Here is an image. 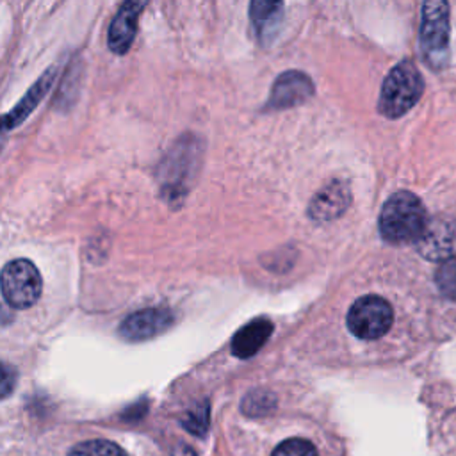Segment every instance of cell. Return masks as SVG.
I'll return each instance as SVG.
<instances>
[{
	"label": "cell",
	"mask_w": 456,
	"mask_h": 456,
	"mask_svg": "<svg viewBox=\"0 0 456 456\" xmlns=\"http://www.w3.org/2000/svg\"><path fill=\"white\" fill-rule=\"evenodd\" d=\"M422 94V73L411 59H403L385 75L376 107L383 118L399 119L419 103Z\"/></svg>",
	"instance_id": "1"
},
{
	"label": "cell",
	"mask_w": 456,
	"mask_h": 456,
	"mask_svg": "<svg viewBox=\"0 0 456 456\" xmlns=\"http://www.w3.org/2000/svg\"><path fill=\"white\" fill-rule=\"evenodd\" d=\"M428 224V212L420 198L410 191L394 192L379 214V232L387 242H417Z\"/></svg>",
	"instance_id": "2"
},
{
	"label": "cell",
	"mask_w": 456,
	"mask_h": 456,
	"mask_svg": "<svg viewBox=\"0 0 456 456\" xmlns=\"http://www.w3.org/2000/svg\"><path fill=\"white\" fill-rule=\"evenodd\" d=\"M451 7L449 0H424L419 23V50L431 71H444L449 64Z\"/></svg>",
	"instance_id": "3"
},
{
	"label": "cell",
	"mask_w": 456,
	"mask_h": 456,
	"mask_svg": "<svg viewBox=\"0 0 456 456\" xmlns=\"http://www.w3.org/2000/svg\"><path fill=\"white\" fill-rule=\"evenodd\" d=\"M201 151L203 141L192 132L182 134L166 151L159 166V178L162 191L169 198H178L187 191V185L201 160Z\"/></svg>",
	"instance_id": "4"
},
{
	"label": "cell",
	"mask_w": 456,
	"mask_h": 456,
	"mask_svg": "<svg viewBox=\"0 0 456 456\" xmlns=\"http://www.w3.org/2000/svg\"><path fill=\"white\" fill-rule=\"evenodd\" d=\"M0 290L9 306L23 310L39 299L43 280L30 260L16 258L4 265L0 273Z\"/></svg>",
	"instance_id": "5"
},
{
	"label": "cell",
	"mask_w": 456,
	"mask_h": 456,
	"mask_svg": "<svg viewBox=\"0 0 456 456\" xmlns=\"http://www.w3.org/2000/svg\"><path fill=\"white\" fill-rule=\"evenodd\" d=\"M394 312L387 299L381 296H362L347 312L349 331L363 340H376L383 337L392 326Z\"/></svg>",
	"instance_id": "6"
},
{
	"label": "cell",
	"mask_w": 456,
	"mask_h": 456,
	"mask_svg": "<svg viewBox=\"0 0 456 456\" xmlns=\"http://www.w3.org/2000/svg\"><path fill=\"white\" fill-rule=\"evenodd\" d=\"M315 94V84L303 69L281 71L271 89L262 112H280L306 103Z\"/></svg>",
	"instance_id": "7"
},
{
	"label": "cell",
	"mask_w": 456,
	"mask_h": 456,
	"mask_svg": "<svg viewBox=\"0 0 456 456\" xmlns=\"http://www.w3.org/2000/svg\"><path fill=\"white\" fill-rule=\"evenodd\" d=\"M173 322L175 314L169 308H142L125 317V321L119 326V335L123 340L128 342H142L167 331L173 326Z\"/></svg>",
	"instance_id": "8"
},
{
	"label": "cell",
	"mask_w": 456,
	"mask_h": 456,
	"mask_svg": "<svg viewBox=\"0 0 456 456\" xmlns=\"http://www.w3.org/2000/svg\"><path fill=\"white\" fill-rule=\"evenodd\" d=\"M148 0H123L107 30V45L110 52L123 55L130 50L139 25V16Z\"/></svg>",
	"instance_id": "9"
},
{
	"label": "cell",
	"mask_w": 456,
	"mask_h": 456,
	"mask_svg": "<svg viewBox=\"0 0 456 456\" xmlns=\"http://www.w3.org/2000/svg\"><path fill=\"white\" fill-rule=\"evenodd\" d=\"M419 253L428 260H445L456 255V223L451 219L428 221L417 240Z\"/></svg>",
	"instance_id": "10"
},
{
	"label": "cell",
	"mask_w": 456,
	"mask_h": 456,
	"mask_svg": "<svg viewBox=\"0 0 456 456\" xmlns=\"http://www.w3.org/2000/svg\"><path fill=\"white\" fill-rule=\"evenodd\" d=\"M59 75V66L52 64L43 71V75L28 87V91L21 96V100L5 114L4 119H0V128L4 132H9L16 126H20L41 103V100L46 96L50 87L53 86L55 78Z\"/></svg>",
	"instance_id": "11"
},
{
	"label": "cell",
	"mask_w": 456,
	"mask_h": 456,
	"mask_svg": "<svg viewBox=\"0 0 456 456\" xmlns=\"http://www.w3.org/2000/svg\"><path fill=\"white\" fill-rule=\"evenodd\" d=\"M285 0H249L248 18L262 46L271 45L283 20Z\"/></svg>",
	"instance_id": "12"
},
{
	"label": "cell",
	"mask_w": 456,
	"mask_h": 456,
	"mask_svg": "<svg viewBox=\"0 0 456 456\" xmlns=\"http://www.w3.org/2000/svg\"><path fill=\"white\" fill-rule=\"evenodd\" d=\"M349 203H351L349 185L342 180H333L312 198L308 212L317 221H330L344 214Z\"/></svg>",
	"instance_id": "13"
},
{
	"label": "cell",
	"mask_w": 456,
	"mask_h": 456,
	"mask_svg": "<svg viewBox=\"0 0 456 456\" xmlns=\"http://www.w3.org/2000/svg\"><path fill=\"white\" fill-rule=\"evenodd\" d=\"M273 322L269 319H255L244 324L232 338V353L239 358L253 356L271 337Z\"/></svg>",
	"instance_id": "14"
},
{
	"label": "cell",
	"mask_w": 456,
	"mask_h": 456,
	"mask_svg": "<svg viewBox=\"0 0 456 456\" xmlns=\"http://www.w3.org/2000/svg\"><path fill=\"white\" fill-rule=\"evenodd\" d=\"M80 77H82L80 61L78 59L69 61V64L62 75L61 86L55 93L53 107H57L59 110H68L77 102V96L80 91Z\"/></svg>",
	"instance_id": "15"
},
{
	"label": "cell",
	"mask_w": 456,
	"mask_h": 456,
	"mask_svg": "<svg viewBox=\"0 0 456 456\" xmlns=\"http://www.w3.org/2000/svg\"><path fill=\"white\" fill-rule=\"evenodd\" d=\"M68 456H128L118 444L103 438L86 440L73 445Z\"/></svg>",
	"instance_id": "16"
},
{
	"label": "cell",
	"mask_w": 456,
	"mask_h": 456,
	"mask_svg": "<svg viewBox=\"0 0 456 456\" xmlns=\"http://www.w3.org/2000/svg\"><path fill=\"white\" fill-rule=\"evenodd\" d=\"M435 281L445 297L456 301V255L442 260L436 269Z\"/></svg>",
	"instance_id": "17"
},
{
	"label": "cell",
	"mask_w": 456,
	"mask_h": 456,
	"mask_svg": "<svg viewBox=\"0 0 456 456\" xmlns=\"http://www.w3.org/2000/svg\"><path fill=\"white\" fill-rule=\"evenodd\" d=\"M182 426H183L187 431H191V433L201 436V435L207 431V428H208V403L203 401V403L192 406V408L183 415Z\"/></svg>",
	"instance_id": "18"
},
{
	"label": "cell",
	"mask_w": 456,
	"mask_h": 456,
	"mask_svg": "<svg viewBox=\"0 0 456 456\" xmlns=\"http://www.w3.org/2000/svg\"><path fill=\"white\" fill-rule=\"evenodd\" d=\"M271 456H319L312 442L305 438H287L271 452Z\"/></svg>",
	"instance_id": "19"
},
{
	"label": "cell",
	"mask_w": 456,
	"mask_h": 456,
	"mask_svg": "<svg viewBox=\"0 0 456 456\" xmlns=\"http://www.w3.org/2000/svg\"><path fill=\"white\" fill-rule=\"evenodd\" d=\"M274 408V397L267 392H255L246 395L242 410L246 415H265Z\"/></svg>",
	"instance_id": "20"
},
{
	"label": "cell",
	"mask_w": 456,
	"mask_h": 456,
	"mask_svg": "<svg viewBox=\"0 0 456 456\" xmlns=\"http://www.w3.org/2000/svg\"><path fill=\"white\" fill-rule=\"evenodd\" d=\"M16 379H18L16 369L9 363L0 362V401L12 394L16 387Z\"/></svg>",
	"instance_id": "21"
},
{
	"label": "cell",
	"mask_w": 456,
	"mask_h": 456,
	"mask_svg": "<svg viewBox=\"0 0 456 456\" xmlns=\"http://www.w3.org/2000/svg\"><path fill=\"white\" fill-rule=\"evenodd\" d=\"M169 456H196V452H194L189 445L180 444V445H176V447L171 451Z\"/></svg>",
	"instance_id": "22"
}]
</instances>
